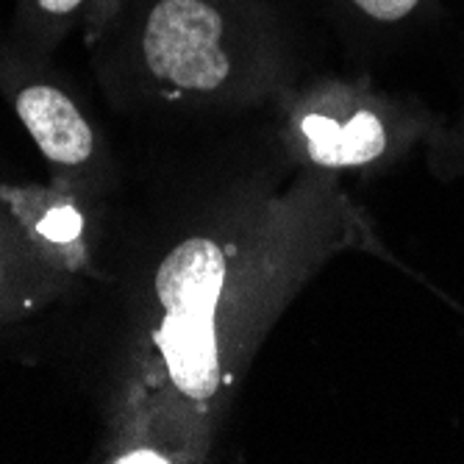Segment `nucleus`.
Returning a JSON list of instances; mask_svg holds the SVG:
<instances>
[{"instance_id": "obj_4", "label": "nucleus", "mask_w": 464, "mask_h": 464, "mask_svg": "<svg viewBox=\"0 0 464 464\" xmlns=\"http://www.w3.org/2000/svg\"><path fill=\"white\" fill-rule=\"evenodd\" d=\"M14 111L39 153L56 170L87 173L98 159V134L92 122L56 83H23L14 92Z\"/></svg>"}, {"instance_id": "obj_7", "label": "nucleus", "mask_w": 464, "mask_h": 464, "mask_svg": "<svg viewBox=\"0 0 464 464\" xmlns=\"http://www.w3.org/2000/svg\"><path fill=\"white\" fill-rule=\"evenodd\" d=\"M0 289H4V256H0Z\"/></svg>"}, {"instance_id": "obj_3", "label": "nucleus", "mask_w": 464, "mask_h": 464, "mask_svg": "<svg viewBox=\"0 0 464 464\" xmlns=\"http://www.w3.org/2000/svg\"><path fill=\"white\" fill-rule=\"evenodd\" d=\"M267 120L292 164L334 176L372 170L398 134L372 98L334 81L286 87L270 103Z\"/></svg>"}, {"instance_id": "obj_2", "label": "nucleus", "mask_w": 464, "mask_h": 464, "mask_svg": "<svg viewBox=\"0 0 464 464\" xmlns=\"http://www.w3.org/2000/svg\"><path fill=\"white\" fill-rule=\"evenodd\" d=\"M142 64L167 101L245 117L289 87L276 64L253 59L218 0H156L142 23Z\"/></svg>"}, {"instance_id": "obj_1", "label": "nucleus", "mask_w": 464, "mask_h": 464, "mask_svg": "<svg viewBox=\"0 0 464 464\" xmlns=\"http://www.w3.org/2000/svg\"><path fill=\"white\" fill-rule=\"evenodd\" d=\"M356 242L340 176L292 164L267 117L220 122L212 167L150 273L137 406L170 461L212 456L278 320Z\"/></svg>"}, {"instance_id": "obj_6", "label": "nucleus", "mask_w": 464, "mask_h": 464, "mask_svg": "<svg viewBox=\"0 0 464 464\" xmlns=\"http://www.w3.org/2000/svg\"><path fill=\"white\" fill-rule=\"evenodd\" d=\"M83 0H36V6L42 14H51V17H64L72 14Z\"/></svg>"}, {"instance_id": "obj_5", "label": "nucleus", "mask_w": 464, "mask_h": 464, "mask_svg": "<svg viewBox=\"0 0 464 464\" xmlns=\"http://www.w3.org/2000/svg\"><path fill=\"white\" fill-rule=\"evenodd\" d=\"M417 4L420 0H353V6L362 14H367L378 23H398L406 14H411L417 9Z\"/></svg>"}]
</instances>
